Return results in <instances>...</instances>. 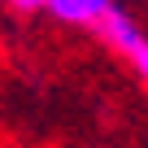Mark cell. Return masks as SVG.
I'll return each mask as SVG.
<instances>
[{"mask_svg":"<svg viewBox=\"0 0 148 148\" xmlns=\"http://www.w3.org/2000/svg\"><path fill=\"white\" fill-rule=\"evenodd\" d=\"M92 26L100 31V39H105V44H109L113 52H126V57H131V52L139 48V39H144L139 22H135L131 13H122L118 5H109V9H105V13H100V18L92 22Z\"/></svg>","mask_w":148,"mask_h":148,"instance_id":"obj_1","label":"cell"},{"mask_svg":"<svg viewBox=\"0 0 148 148\" xmlns=\"http://www.w3.org/2000/svg\"><path fill=\"white\" fill-rule=\"evenodd\" d=\"M109 5H113V0H44V9L52 18L70 22V26H92Z\"/></svg>","mask_w":148,"mask_h":148,"instance_id":"obj_2","label":"cell"},{"mask_svg":"<svg viewBox=\"0 0 148 148\" xmlns=\"http://www.w3.org/2000/svg\"><path fill=\"white\" fill-rule=\"evenodd\" d=\"M131 61H135V70H139V79H144V83H148V35H144V39H139V48H135V52H131Z\"/></svg>","mask_w":148,"mask_h":148,"instance_id":"obj_3","label":"cell"},{"mask_svg":"<svg viewBox=\"0 0 148 148\" xmlns=\"http://www.w3.org/2000/svg\"><path fill=\"white\" fill-rule=\"evenodd\" d=\"M13 9H44V0H9Z\"/></svg>","mask_w":148,"mask_h":148,"instance_id":"obj_4","label":"cell"}]
</instances>
